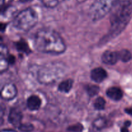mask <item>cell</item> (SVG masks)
<instances>
[{"label": "cell", "instance_id": "1", "mask_svg": "<svg viewBox=\"0 0 132 132\" xmlns=\"http://www.w3.org/2000/svg\"><path fill=\"white\" fill-rule=\"evenodd\" d=\"M34 45L39 52L46 54H61L67 46L59 33L50 28H41L35 35Z\"/></svg>", "mask_w": 132, "mask_h": 132}, {"label": "cell", "instance_id": "2", "mask_svg": "<svg viewBox=\"0 0 132 132\" xmlns=\"http://www.w3.org/2000/svg\"><path fill=\"white\" fill-rule=\"evenodd\" d=\"M132 16V0L120 1L110 17V28L103 41H110L118 36L127 26Z\"/></svg>", "mask_w": 132, "mask_h": 132}, {"label": "cell", "instance_id": "3", "mask_svg": "<svg viewBox=\"0 0 132 132\" xmlns=\"http://www.w3.org/2000/svg\"><path fill=\"white\" fill-rule=\"evenodd\" d=\"M66 72V67L61 62H50L39 69L37 78L39 82L45 85L55 83L63 77Z\"/></svg>", "mask_w": 132, "mask_h": 132}, {"label": "cell", "instance_id": "4", "mask_svg": "<svg viewBox=\"0 0 132 132\" xmlns=\"http://www.w3.org/2000/svg\"><path fill=\"white\" fill-rule=\"evenodd\" d=\"M38 22V15L32 8H27L18 13L13 20V26L23 31H28Z\"/></svg>", "mask_w": 132, "mask_h": 132}, {"label": "cell", "instance_id": "5", "mask_svg": "<svg viewBox=\"0 0 132 132\" xmlns=\"http://www.w3.org/2000/svg\"><path fill=\"white\" fill-rule=\"evenodd\" d=\"M121 0H95L90 6L88 15L92 21L101 19L107 15Z\"/></svg>", "mask_w": 132, "mask_h": 132}, {"label": "cell", "instance_id": "6", "mask_svg": "<svg viewBox=\"0 0 132 132\" xmlns=\"http://www.w3.org/2000/svg\"><path fill=\"white\" fill-rule=\"evenodd\" d=\"M22 119H23V114L19 109L17 107H12L10 110L8 116V120L12 125L18 128L22 124Z\"/></svg>", "mask_w": 132, "mask_h": 132}, {"label": "cell", "instance_id": "7", "mask_svg": "<svg viewBox=\"0 0 132 132\" xmlns=\"http://www.w3.org/2000/svg\"><path fill=\"white\" fill-rule=\"evenodd\" d=\"M18 94L16 86L13 84H6L1 89V98L6 100H10L15 98Z\"/></svg>", "mask_w": 132, "mask_h": 132}, {"label": "cell", "instance_id": "8", "mask_svg": "<svg viewBox=\"0 0 132 132\" xmlns=\"http://www.w3.org/2000/svg\"><path fill=\"white\" fill-rule=\"evenodd\" d=\"M107 72L105 70L101 67H96L92 70L90 73L91 79L97 83H101L104 81L107 78Z\"/></svg>", "mask_w": 132, "mask_h": 132}, {"label": "cell", "instance_id": "9", "mask_svg": "<svg viewBox=\"0 0 132 132\" xmlns=\"http://www.w3.org/2000/svg\"><path fill=\"white\" fill-rule=\"evenodd\" d=\"M102 62L106 65L116 64L119 60L118 53L117 52L111 51V50H106L101 56Z\"/></svg>", "mask_w": 132, "mask_h": 132}, {"label": "cell", "instance_id": "10", "mask_svg": "<svg viewBox=\"0 0 132 132\" xmlns=\"http://www.w3.org/2000/svg\"><path fill=\"white\" fill-rule=\"evenodd\" d=\"M106 95L112 100L119 101L122 99L123 92L122 89L118 87H111L107 89Z\"/></svg>", "mask_w": 132, "mask_h": 132}, {"label": "cell", "instance_id": "11", "mask_svg": "<svg viewBox=\"0 0 132 132\" xmlns=\"http://www.w3.org/2000/svg\"><path fill=\"white\" fill-rule=\"evenodd\" d=\"M41 105V100L38 96L31 95L28 97L27 101V106L29 109L32 111L37 110Z\"/></svg>", "mask_w": 132, "mask_h": 132}, {"label": "cell", "instance_id": "12", "mask_svg": "<svg viewBox=\"0 0 132 132\" xmlns=\"http://www.w3.org/2000/svg\"><path fill=\"white\" fill-rule=\"evenodd\" d=\"M73 86V80L72 79H67L59 84L58 89L63 93H68Z\"/></svg>", "mask_w": 132, "mask_h": 132}, {"label": "cell", "instance_id": "13", "mask_svg": "<svg viewBox=\"0 0 132 132\" xmlns=\"http://www.w3.org/2000/svg\"><path fill=\"white\" fill-rule=\"evenodd\" d=\"M108 124V121L105 118L99 117L95 119L92 123L93 127L97 130H101L104 129Z\"/></svg>", "mask_w": 132, "mask_h": 132}, {"label": "cell", "instance_id": "14", "mask_svg": "<svg viewBox=\"0 0 132 132\" xmlns=\"http://www.w3.org/2000/svg\"><path fill=\"white\" fill-rule=\"evenodd\" d=\"M15 47L18 51L22 52L28 54L31 53V50L28 46V43L24 40H20L15 43Z\"/></svg>", "mask_w": 132, "mask_h": 132}, {"label": "cell", "instance_id": "15", "mask_svg": "<svg viewBox=\"0 0 132 132\" xmlns=\"http://www.w3.org/2000/svg\"><path fill=\"white\" fill-rule=\"evenodd\" d=\"M119 60L123 62H128L130 61L132 58V54L130 50L127 49H122L118 52Z\"/></svg>", "mask_w": 132, "mask_h": 132}, {"label": "cell", "instance_id": "16", "mask_svg": "<svg viewBox=\"0 0 132 132\" xmlns=\"http://www.w3.org/2000/svg\"><path fill=\"white\" fill-rule=\"evenodd\" d=\"M64 0H41V2L45 6L50 9L56 7Z\"/></svg>", "mask_w": 132, "mask_h": 132}, {"label": "cell", "instance_id": "17", "mask_svg": "<svg viewBox=\"0 0 132 132\" xmlns=\"http://www.w3.org/2000/svg\"><path fill=\"white\" fill-rule=\"evenodd\" d=\"M86 90L90 97H94L99 93L100 88L95 85H88L86 86Z\"/></svg>", "mask_w": 132, "mask_h": 132}, {"label": "cell", "instance_id": "18", "mask_svg": "<svg viewBox=\"0 0 132 132\" xmlns=\"http://www.w3.org/2000/svg\"><path fill=\"white\" fill-rule=\"evenodd\" d=\"M106 105V101L104 98L103 97H99L95 99V102H94V106L95 107V109L97 110H103L104 109Z\"/></svg>", "mask_w": 132, "mask_h": 132}, {"label": "cell", "instance_id": "19", "mask_svg": "<svg viewBox=\"0 0 132 132\" xmlns=\"http://www.w3.org/2000/svg\"><path fill=\"white\" fill-rule=\"evenodd\" d=\"M67 129L70 132H82L84 129V126L81 123H76L68 126Z\"/></svg>", "mask_w": 132, "mask_h": 132}, {"label": "cell", "instance_id": "20", "mask_svg": "<svg viewBox=\"0 0 132 132\" xmlns=\"http://www.w3.org/2000/svg\"><path fill=\"white\" fill-rule=\"evenodd\" d=\"M7 56H1V59H0V71L1 72H5L9 68V63L7 60Z\"/></svg>", "mask_w": 132, "mask_h": 132}, {"label": "cell", "instance_id": "21", "mask_svg": "<svg viewBox=\"0 0 132 132\" xmlns=\"http://www.w3.org/2000/svg\"><path fill=\"white\" fill-rule=\"evenodd\" d=\"M18 129L22 132H32L34 129V126L30 123H22Z\"/></svg>", "mask_w": 132, "mask_h": 132}, {"label": "cell", "instance_id": "22", "mask_svg": "<svg viewBox=\"0 0 132 132\" xmlns=\"http://www.w3.org/2000/svg\"><path fill=\"white\" fill-rule=\"evenodd\" d=\"M7 60L9 62V64H14L15 63V57L13 55H9L7 56Z\"/></svg>", "mask_w": 132, "mask_h": 132}, {"label": "cell", "instance_id": "23", "mask_svg": "<svg viewBox=\"0 0 132 132\" xmlns=\"http://www.w3.org/2000/svg\"><path fill=\"white\" fill-rule=\"evenodd\" d=\"M125 112L127 114L132 116V108H126L125 109Z\"/></svg>", "mask_w": 132, "mask_h": 132}, {"label": "cell", "instance_id": "24", "mask_svg": "<svg viewBox=\"0 0 132 132\" xmlns=\"http://www.w3.org/2000/svg\"><path fill=\"white\" fill-rule=\"evenodd\" d=\"M121 132H130V131H129L128 128H127V127H126L124 126L123 127H122V128H121Z\"/></svg>", "mask_w": 132, "mask_h": 132}, {"label": "cell", "instance_id": "25", "mask_svg": "<svg viewBox=\"0 0 132 132\" xmlns=\"http://www.w3.org/2000/svg\"><path fill=\"white\" fill-rule=\"evenodd\" d=\"M131 121H129V120H126V121H125V123H124V126L127 127V128H129V127L131 126Z\"/></svg>", "mask_w": 132, "mask_h": 132}, {"label": "cell", "instance_id": "26", "mask_svg": "<svg viewBox=\"0 0 132 132\" xmlns=\"http://www.w3.org/2000/svg\"><path fill=\"white\" fill-rule=\"evenodd\" d=\"M1 132H17V131H16L14 130V129H3V130H1Z\"/></svg>", "mask_w": 132, "mask_h": 132}, {"label": "cell", "instance_id": "27", "mask_svg": "<svg viewBox=\"0 0 132 132\" xmlns=\"http://www.w3.org/2000/svg\"><path fill=\"white\" fill-rule=\"evenodd\" d=\"M86 0H77V2L78 3H84L85 2Z\"/></svg>", "mask_w": 132, "mask_h": 132}, {"label": "cell", "instance_id": "28", "mask_svg": "<svg viewBox=\"0 0 132 132\" xmlns=\"http://www.w3.org/2000/svg\"><path fill=\"white\" fill-rule=\"evenodd\" d=\"M31 1V0H19V1L21 3H26V2H28V1Z\"/></svg>", "mask_w": 132, "mask_h": 132}]
</instances>
